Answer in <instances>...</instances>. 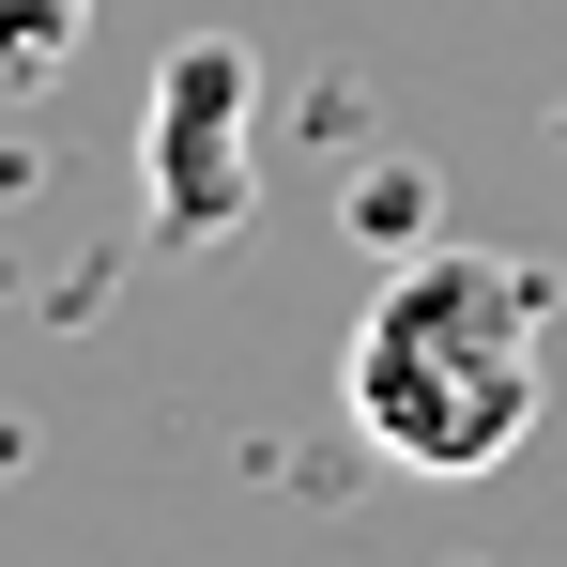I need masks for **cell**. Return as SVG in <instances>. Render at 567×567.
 <instances>
[{
  "label": "cell",
  "instance_id": "cell-1",
  "mask_svg": "<svg viewBox=\"0 0 567 567\" xmlns=\"http://www.w3.org/2000/svg\"><path fill=\"white\" fill-rule=\"evenodd\" d=\"M353 430L399 475H491L522 461L537 399H553V277L506 246H399V277L353 322Z\"/></svg>",
  "mask_w": 567,
  "mask_h": 567
},
{
  "label": "cell",
  "instance_id": "cell-2",
  "mask_svg": "<svg viewBox=\"0 0 567 567\" xmlns=\"http://www.w3.org/2000/svg\"><path fill=\"white\" fill-rule=\"evenodd\" d=\"M246 107H261V62L230 31H185L154 62V123H138V185H154V230L169 246H230L246 230Z\"/></svg>",
  "mask_w": 567,
  "mask_h": 567
},
{
  "label": "cell",
  "instance_id": "cell-3",
  "mask_svg": "<svg viewBox=\"0 0 567 567\" xmlns=\"http://www.w3.org/2000/svg\"><path fill=\"white\" fill-rule=\"evenodd\" d=\"M78 31H93V0H0V78L31 93V78H62L78 62Z\"/></svg>",
  "mask_w": 567,
  "mask_h": 567
},
{
  "label": "cell",
  "instance_id": "cell-4",
  "mask_svg": "<svg viewBox=\"0 0 567 567\" xmlns=\"http://www.w3.org/2000/svg\"><path fill=\"white\" fill-rule=\"evenodd\" d=\"M353 230H369V246H430V169H383V185L353 199Z\"/></svg>",
  "mask_w": 567,
  "mask_h": 567
}]
</instances>
